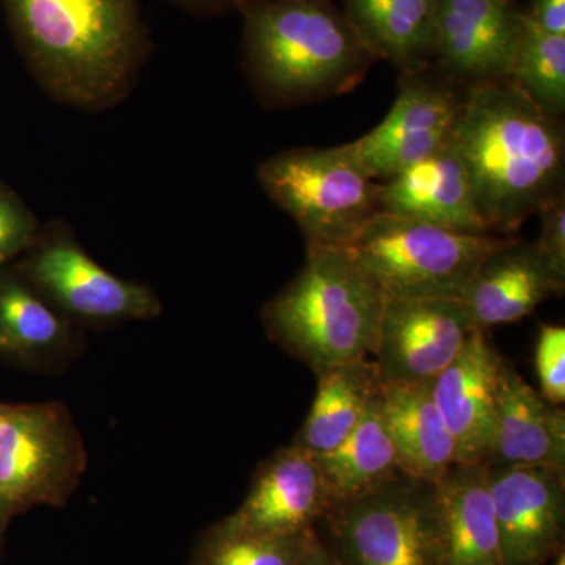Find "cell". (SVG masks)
I'll use <instances>...</instances> for the list:
<instances>
[{"label":"cell","mask_w":565,"mask_h":565,"mask_svg":"<svg viewBox=\"0 0 565 565\" xmlns=\"http://www.w3.org/2000/svg\"><path fill=\"white\" fill-rule=\"evenodd\" d=\"M552 565H565V552L559 553V555L552 561Z\"/></svg>","instance_id":"d6a6232c"},{"label":"cell","mask_w":565,"mask_h":565,"mask_svg":"<svg viewBox=\"0 0 565 565\" xmlns=\"http://www.w3.org/2000/svg\"><path fill=\"white\" fill-rule=\"evenodd\" d=\"M381 212L467 234H492L455 141L381 184Z\"/></svg>","instance_id":"2e32d148"},{"label":"cell","mask_w":565,"mask_h":565,"mask_svg":"<svg viewBox=\"0 0 565 565\" xmlns=\"http://www.w3.org/2000/svg\"><path fill=\"white\" fill-rule=\"evenodd\" d=\"M542 232L537 243L546 259L565 277V196H556L541 211Z\"/></svg>","instance_id":"f1b7e54d"},{"label":"cell","mask_w":565,"mask_h":565,"mask_svg":"<svg viewBox=\"0 0 565 565\" xmlns=\"http://www.w3.org/2000/svg\"><path fill=\"white\" fill-rule=\"evenodd\" d=\"M429 68V66H427ZM407 71L384 121L348 143L353 158L374 181H388L424 161L451 139L463 96L441 74Z\"/></svg>","instance_id":"30bf717a"},{"label":"cell","mask_w":565,"mask_h":565,"mask_svg":"<svg viewBox=\"0 0 565 565\" xmlns=\"http://www.w3.org/2000/svg\"><path fill=\"white\" fill-rule=\"evenodd\" d=\"M318 375V392L291 445L315 457L330 455L359 426L379 393L373 360L338 364Z\"/></svg>","instance_id":"603a6c76"},{"label":"cell","mask_w":565,"mask_h":565,"mask_svg":"<svg viewBox=\"0 0 565 565\" xmlns=\"http://www.w3.org/2000/svg\"><path fill=\"white\" fill-rule=\"evenodd\" d=\"M315 531L292 535L256 534L232 525L225 516L202 531L188 565H297Z\"/></svg>","instance_id":"d4e9b609"},{"label":"cell","mask_w":565,"mask_h":565,"mask_svg":"<svg viewBox=\"0 0 565 565\" xmlns=\"http://www.w3.org/2000/svg\"><path fill=\"white\" fill-rule=\"evenodd\" d=\"M332 505L318 457L289 445L258 465L243 504L226 520L256 534H303L315 531Z\"/></svg>","instance_id":"5bb4252c"},{"label":"cell","mask_w":565,"mask_h":565,"mask_svg":"<svg viewBox=\"0 0 565 565\" xmlns=\"http://www.w3.org/2000/svg\"><path fill=\"white\" fill-rule=\"evenodd\" d=\"M484 465L565 470V412L503 359L494 388L492 445Z\"/></svg>","instance_id":"ac0fdd59"},{"label":"cell","mask_w":565,"mask_h":565,"mask_svg":"<svg viewBox=\"0 0 565 565\" xmlns=\"http://www.w3.org/2000/svg\"><path fill=\"white\" fill-rule=\"evenodd\" d=\"M169 2L196 17H218L228 11H239L247 0H169Z\"/></svg>","instance_id":"4dcf8cb0"},{"label":"cell","mask_w":565,"mask_h":565,"mask_svg":"<svg viewBox=\"0 0 565 565\" xmlns=\"http://www.w3.org/2000/svg\"><path fill=\"white\" fill-rule=\"evenodd\" d=\"M435 482L441 565H503L486 465L455 463Z\"/></svg>","instance_id":"d6986e66"},{"label":"cell","mask_w":565,"mask_h":565,"mask_svg":"<svg viewBox=\"0 0 565 565\" xmlns=\"http://www.w3.org/2000/svg\"><path fill=\"white\" fill-rule=\"evenodd\" d=\"M343 13L375 61L403 73L433 62L438 0H341Z\"/></svg>","instance_id":"7402d4cb"},{"label":"cell","mask_w":565,"mask_h":565,"mask_svg":"<svg viewBox=\"0 0 565 565\" xmlns=\"http://www.w3.org/2000/svg\"><path fill=\"white\" fill-rule=\"evenodd\" d=\"M509 82L539 110L561 121L565 111V35L539 31L526 18L525 36Z\"/></svg>","instance_id":"484cf974"},{"label":"cell","mask_w":565,"mask_h":565,"mask_svg":"<svg viewBox=\"0 0 565 565\" xmlns=\"http://www.w3.org/2000/svg\"><path fill=\"white\" fill-rule=\"evenodd\" d=\"M297 565H341L338 563L337 557L329 552L326 545L322 544L321 539L318 537V534L311 539L310 545L305 550L303 556L300 557L299 563Z\"/></svg>","instance_id":"1f68e13d"},{"label":"cell","mask_w":565,"mask_h":565,"mask_svg":"<svg viewBox=\"0 0 565 565\" xmlns=\"http://www.w3.org/2000/svg\"><path fill=\"white\" fill-rule=\"evenodd\" d=\"M430 382H381L379 403L405 473L435 482L457 463V446Z\"/></svg>","instance_id":"ffe728a7"},{"label":"cell","mask_w":565,"mask_h":565,"mask_svg":"<svg viewBox=\"0 0 565 565\" xmlns=\"http://www.w3.org/2000/svg\"><path fill=\"white\" fill-rule=\"evenodd\" d=\"M386 294L345 247L307 245L302 270L264 307L267 337L315 374L373 355Z\"/></svg>","instance_id":"277c9868"},{"label":"cell","mask_w":565,"mask_h":565,"mask_svg":"<svg viewBox=\"0 0 565 565\" xmlns=\"http://www.w3.org/2000/svg\"><path fill=\"white\" fill-rule=\"evenodd\" d=\"M2 404H3V403H0V407H2Z\"/></svg>","instance_id":"e575fe53"},{"label":"cell","mask_w":565,"mask_h":565,"mask_svg":"<svg viewBox=\"0 0 565 565\" xmlns=\"http://www.w3.org/2000/svg\"><path fill=\"white\" fill-rule=\"evenodd\" d=\"M503 565H550L565 544V470L486 465Z\"/></svg>","instance_id":"4fadbf2b"},{"label":"cell","mask_w":565,"mask_h":565,"mask_svg":"<svg viewBox=\"0 0 565 565\" xmlns=\"http://www.w3.org/2000/svg\"><path fill=\"white\" fill-rule=\"evenodd\" d=\"M258 181L307 245L349 247L381 212V182L364 172L348 145L278 152L258 167Z\"/></svg>","instance_id":"8992f818"},{"label":"cell","mask_w":565,"mask_h":565,"mask_svg":"<svg viewBox=\"0 0 565 565\" xmlns=\"http://www.w3.org/2000/svg\"><path fill=\"white\" fill-rule=\"evenodd\" d=\"M239 11L245 73L269 106L352 90L375 61L330 0H247Z\"/></svg>","instance_id":"3957f363"},{"label":"cell","mask_w":565,"mask_h":565,"mask_svg":"<svg viewBox=\"0 0 565 565\" xmlns=\"http://www.w3.org/2000/svg\"><path fill=\"white\" fill-rule=\"evenodd\" d=\"M564 288L537 243L508 237L478 267L462 300L476 329L486 330L526 318Z\"/></svg>","instance_id":"e0dca14e"},{"label":"cell","mask_w":565,"mask_h":565,"mask_svg":"<svg viewBox=\"0 0 565 565\" xmlns=\"http://www.w3.org/2000/svg\"><path fill=\"white\" fill-rule=\"evenodd\" d=\"M76 343V326L17 270L0 273V356L25 366H52L65 362Z\"/></svg>","instance_id":"44dd1931"},{"label":"cell","mask_w":565,"mask_h":565,"mask_svg":"<svg viewBox=\"0 0 565 565\" xmlns=\"http://www.w3.org/2000/svg\"><path fill=\"white\" fill-rule=\"evenodd\" d=\"M87 449L65 404L0 407V542L36 505L63 508L87 470Z\"/></svg>","instance_id":"ba28073f"},{"label":"cell","mask_w":565,"mask_h":565,"mask_svg":"<svg viewBox=\"0 0 565 565\" xmlns=\"http://www.w3.org/2000/svg\"><path fill=\"white\" fill-rule=\"evenodd\" d=\"M316 534L341 565H441L437 482L394 476L334 503Z\"/></svg>","instance_id":"5b68a950"},{"label":"cell","mask_w":565,"mask_h":565,"mask_svg":"<svg viewBox=\"0 0 565 565\" xmlns=\"http://www.w3.org/2000/svg\"><path fill=\"white\" fill-rule=\"evenodd\" d=\"M318 462L333 504L405 473L382 416L379 393L353 433L333 452L318 457Z\"/></svg>","instance_id":"cb8c5ba5"},{"label":"cell","mask_w":565,"mask_h":565,"mask_svg":"<svg viewBox=\"0 0 565 565\" xmlns=\"http://www.w3.org/2000/svg\"><path fill=\"white\" fill-rule=\"evenodd\" d=\"M476 330L462 299L386 296L373 362L379 381L430 382Z\"/></svg>","instance_id":"7c38bea8"},{"label":"cell","mask_w":565,"mask_h":565,"mask_svg":"<svg viewBox=\"0 0 565 565\" xmlns=\"http://www.w3.org/2000/svg\"><path fill=\"white\" fill-rule=\"evenodd\" d=\"M451 137L490 232L511 237L563 195V122L539 110L511 82L465 92Z\"/></svg>","instance_id":"7a4b0ae2"},{"label":"cell","mask_w":565,"mask_h":565,"mask_svg":"<svg viewBox=\"0 0 565 565\" xmlns=\"http://www.w3.org/2000/svg\"><path fill=\"white\" fill-rule=\"evenodd\" d=\"M14 270L76 327L147 321L162 311L158 294L104 269L63 228L40 233Z\"/></svg>","instance_id":"9c48e42d"},{"label":"cell","mask_w":565,"mask_h":565,"mask_svg":"<svg viewBox=\"0 0 565 565\" xmlns=\"http://www.w3.org/2000/svg\"><path fill=\"white\" fill-rule=\"evenodd\" d=\"M41 230L20 195L0 181V273L24 255L39 239Z\"/></svg>","instance_id":"4316f807"},{"label":"cell","mask_w":565,"mask_h":565,"mask_svg":"<svg viewBox=\"0 0 565 565\" xmlns=\"http://www.w3.org/2000/svg\"><path fill=\"white\" fill-rule=\"evenodd\" d=\"M503 356L476 329L462 351L430 382L457 446V463L484 465L492 445L494 388Z\"/></svg>","instance_id":"9a60e30c"},{"label":"cell","mask_w":565,"mask_h":565,"mask_svg":"<svg viewBox=\"0 0 565 565\" xmlns=\"http://www.w3.org/2000/svg\"><path fill=\"white\" fill-rule=\"evenodd\" d=\"M525 31L516 0H438L430 63L465 92L509 82Z\"/></svg>","instance_id":"8fae6325"},{"label":"cell","mask_w":565,"mask_h":565,"mask_svg":"<svg viewBox=\"0 0 565 565\" xmlns=\"http://www.w3.org/2000/svg\"><path fill=\"white\" fill-rule=\"evenodd\" d=\"M525 14L539 31L565 35V0H533Z\"/></svg>","instance_id":"f546056e"},{"label":"cell","mask_w":565,"mask_h":565,"mask_svg":"<svg viewBox=\"0 0 565 565\" xmlns=\"http://www.w3.org/2000/svg\"><path fill=\"white\" fill-rule=\"evenodd\" d=\"M505 239L379 212L345 248L386 296L463 299L478 267Z\"/></svg>","instance_id":"52a82bcc"},{"label":"cell","mask_w":565,"mask_h":565,"mask_svg":"<svg viewBox=\"0 0 565 565\" xmlns=\"http://www.w3.org/2000/svg\"><path fill=\"white\" fill-rule=\"evenodd\" d=\"M535 371L539 393L553 405L565 403V329L544 323L535 344Z\"/></svg>","instance_id":"83f0119b"},{"label":"cell","mask_w":565,"mask_h":565,"mask_svg":"<svg viewBox=\"0 0 565 565\" xmlns=\"http://www.w3.org/2000/svg\"><path fill=\"white\" fill-rule=\"evenodd\" d=\"M0 563H2V542H0Z\"/></svg>","instance_id":"836d02e7"},{"label":"cell","mask_w":565,"mask_h":565,"mask_svg":"<svg viewBox=\"0 0 565 565\" xmlns=\"http://www.w3.org/2000/svg\"><path fill=\"white\" fill-rule=\"evenodd\" d=\"M14 44L54 102L110 109L151 51L140 0H2Z\"/></svg>","instance_id":"6da1fadb"}]
</instances>
